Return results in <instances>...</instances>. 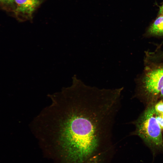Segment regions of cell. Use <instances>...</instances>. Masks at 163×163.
Returning a JSON list of instances; mask_svg holds the SVG:
<instances>
[{
  "label": "cell",
  "mask_w": 163,
  "mask_h": 163,
  "mask_svg": "<svg viewBox=\"0 0 163 163\" xmlns=\"http://www.w3.org/2000/svg\"><path fill=\"white\" fill-rule=\"evenodd\" d=\"M123 89H99L73 80L51 97L52 103L41 116L40 135L66 143L78 163H110Z\"/></svg>",
  "instance_id": "1"
},
{
  "label": "cell",
  "mask_w": 163,
  "mask_h": 163,
  "mask_svg": "<svg viewBox=\"0 0 163 163\" xmlns=\"http://www.w3.org/2000/svg\"><path fill=\"white\" fill-rule=\"evenodd\" d=\"M134 133L150 149L155 158L163 153V139L161 129L156 118L154 105L151 104L136 121Z\"/></svg>",
  "instance_id": "2"
},
{
  "label": "cell",
  "mask_w": 163,
  "mask_h": 163,
  "mask_svg": "<svg viewBox=\"0 0 163 163\" xmlns=\"http://www.w3.org/2000/svg\"><path fill=\"white\" fill-rule=\"evenodd\" d=\"M140 83L141 92L153 102L163 88V62L145 67Z\"/></svg>",
  "instance_id": "3"
},
{
  "label": "cell",
  "mask_w": 163,
  "mask_h": 163,
  "mask_svg": "<svg viewBox=\"0 0 163 163\" xmlns=\"http://www.w3.org/2000/svg\"><path fill=\"white\" fill-rule=\"evenodd\" d=\"M14 2L16 6V12L26 18L30 19L41 1L40 0H14Z\"/></svg>",
  "instance_id": "4"
},
{
  "label": "cell",
  "mask_w": 163,
  "mask_h": 163,
  "mask_svg": "<svg viewBox=\"0 0 163 163\" xmlns=\"http://www.w3.org/2000/svg\"><path fill=\"white\" fill-rule=\"evenodd\" d=\"M149 35L163 36V15H159L149 26L147 30Z\"/></svg>",
  "instance_id": "5"
},
{
  "label": "cell",
  "mask_w": 163,
  "mask_h": 163,
  "mask_svg": "<svg viewBox=\"0 0 163 163\" xmlns=\"http://www.w3.org/2000/svg\"><path fill=\"white\" fill-rule=\"evenodd\" d=\"M157 121L161 129H163V101H160L154 106Z\"/></svg>",
  "instance_id": "6"
},
{
  "label": "cell",
  "mask_w": 163,
  "mask_h": 163,
  "mask_svg": "<svg viewBox=\"0 0 163 163\" xmlns=\"http://www.w3.org/2000/svg\"><path fill=\"white\" fill-rule=\"evenodd\" d=\"M159 15H163V4L160 7L159 11Z\"/></svg>",
  "instance_id": "7"
},
{
  "label": "cell",
  "mask_w": 163,
  "mask_h": 163,
  "mask_svg": "<svg viewBox=\"0 0 163 163\" xmlns=\"http://www.w3.org/2000/svg\"><path fill=\"white\" fill-rule=\"evenodd\" d=\"M159 97H160L161 98H163V88L161 89V91L160 92Z\"/></svg>",
  "instance_id": "8"
},
{
  "label": "cell",
  "mask_w": 163,
  "mask_h": 163,
  "mask_svg": "<svg viewBox=\"0 0 163 163\" xmlns=\"http://www.w3.org/2000/svg\"><path fill=\"white\" fill-rule=\"evenodd\" d=\"M6 4H11L14 2V0H6Z\"/></svg>",
  "instance_id": "9"
},
{
  "label": "cell",
  "mask_w": 163,
  "mask_h": 163,
  "mask_svg": "<svg viewBox=\"0 0 163 163\" xmlns=\"http://www.w3.org/2000/svg\"><path fill=\"white\" fill-rule=\"evenodd\" d=\"M0 2L6 4V0H0Z\"/></svg>",
  "instance_id": "10"
}]
</instances>
